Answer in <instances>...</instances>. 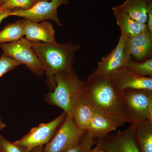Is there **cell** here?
<instances>
[{
    "label": "cell",
    "mask_w": 152,
    "mask_h": 152,
    "mask_svg": "<svg viewBox=\"0 0 152 152\" xmlns=\"http://www.w3.org/2000/svg\"><path fill=\"white\" fill-rule=\"evenodd\" d=\"M84 96L95 113L107 117L119 127L129 123L121 92L110 78L90 75L84 82Z\"/></svg>",
    "instance_id": "cell-1"
},
{
    "label": "cell",
    "mask_w": 152,
    "mask_h": 152,
    "mask_svg": "<svg viewBox=\"0 0 152 152\" xmlns=\"http://www.w3.org/2000/svg\"><path fill=\"white\" fill-rule=\"evenodd\" d=\"M32 48L49 80L56 74L73 69L74 56L81 48L72 43H48L33 42Z\"/></svg>",
    "instance_id": "cell-2"
},
{
    "label": "cell",
    "mask_w": 152,
    "mask_h": 152,
    "mask_svg": "<svg viewBox=\"0 0 152 152\" xmlns=\"http://www.w3.org/2000/svg\"><path fill=\"white\" fill-rule=\"evenodd\" d=\"M49 82L53 90L45 95V101L62 109L66 114H71L76 102L83 93L84 82L73 69L56 74Z\"/></svg>",
    "instance_id": "cell-3"
},
{
    "label": "cell",
    "mask_w": 152,
    "mask_h": 152,
    "mask_svg": "<svg viewBox=\"0 0 152 152\" xmlns=\"http://www.w3.org/2000/svg\"><path fill=\"white\" fill-rule=\"evenodd\" d=\"M120 92L129 123L152 121V91L126 89Z\"/></svg>",
    "instance_id": "cell-4"
},
{
    "label": "cell",
    "mask_w": 152,
    "mask_h": 152,
    "mask_svg": "<svg viewBox=\"0 0 152 152\" xmlns=\"http://www.w3.org/2000/svg\"><path fill=\"white\" fill-rule=\"evenodd\" d=\"M3 54L11 57L21 64L26 66L34 74L42 76L45 71L32 48V42L26 38L10 43L0 44Z\"/></svg>",
    "instance_id": "cell-5"
},
{
    "label": "cell",
    "mask_w": 152,
    "mask_h": 152,
    "mask_svg": "<svg viewBox=\"0 0 152 152\" xmlns=\"http://www.w3.org/2000/svg\"><path fill=\"white\" fill-rule=\"evenodd\" d=\"M58 130L44 148L43 152H65L81 139L86 132L76 126L71 114H66Z\"/></svg>",
    "instance_id": "cell-6"
},
{
    "label": "cell",
    "mask_w": 152,
    "mask_h": 152,
    "mask_svg": "<svg viewBox=\"0 0 152 152\" xmlns=\"http://www.w3.org/2000/svg\"><path fill=\"white\" fill-rule=\"evenodd\" d=\"M69 4L68 0H51L37 2L31 8L27 10L18 9L12 10L10 16L23 17L30 20L39 23L52 20L60 26L62 23L58 14V9L62 5Z\"/></svg>",
    "instance_id": "cell-7"
},
{
    "label": "cell",
    "mask_w": 152,
    "mask_h": 152,
    "mask_svg": "<svg viewBox=\"0 0 152 152\" xmlns=\"http://www.w3.org/2000/svg\"><path fill=\"white\" fill-rule=\"evenodd\" d=\"M126 39L121 35L115 48L102 58L98 63L96 69L91 75L95 77H110L117 71L126 67L129 60L132 59L126 50Z\"/></svg>",
    "instance_id": "cell-8"
},
{
    "label": "cell",
    "mask_w": 152,
    "mask_h": 152,
    "mask_svg": "<svg viewBox=\"0 0 152 152\" xmlns=\"http://www.w3.org/2000/svg\"><path fill=\"white\" fill-rule=\"evenodd\" d=\"M66 115L65 112H63L58 116L49 123H42L33 128L28 134L14 142L26 148L30 151L36 147L46 145L53 138Z\"/></svg>",
    "instance_id": "cell-9"
},
{
    "label": "cell",
    "mask_w": 152,
    "mask_h": 152,
    "mask_svg": "<svg viewBox=\"0 0 152 152\" xmlns=\"http://www.w3.org/2000/svg\"><path fill=\"white\" fill-rule=\"evenodd\" d=\"M106 152H141L132 126L96 141Z\"/></svg>",
    "instance_id": "cell-10"
},
{
    "label": "cell",
    "mask_w": 152,
    "mask_h": 152,
    "mask_svg": "<svg viewBox=\"0 0 152 152\" xmlns=\"http://www.w3.org/2000/svg\"><path fill=\"white\" fill-rule=\"evenodd\" d=\"M109 78L114 86L119 92L126 89L152 91V77L138 75L126 67L117 71Z\"/></svg>",
    "instance_id": "cell-11"
},
{
    "label": "cell",
    "mask_w": 152,
    "mask_h": 152,
    "mask_svg": "<svg viewBox=\"0 0 152 152\" xmlns=\"http://www.w3.org/2000/svg\"><path fill=\"white\" fill-rule=\"evenodd\" d=\"M126 48L128 54L137 61L151 58L152 54V34L147 28L131 37L127 38Z\"/></svg>",
    "instance_id": "cell-12"
},
{
    "label": "cell",
    "mask_w": 152,
    "mask_h": 152,
    "mask_svg": "<svg viewBox=\"0 0 152 152\" xmlns=\"http://www.w3.org/2000/svg\"><path fill=\"white\" fill-rule=\"evenodd\" d=\"M23 20L24 36L28 40L48 43L57 42L55 37L56 31L50 22L45 21L39 23L26 18Z\"/></svg>",
    "instance_id": "cell-13"
},
{
    "label": "cell",
    "mask_w": 152,
    "mask_h": 152,
    "mask_svg": "<svg viewBox=\"0 0 152 152\" xmlns=\"http://www.w3.org/2000/svg\"><path fill=\"white\" fill-rule=\"evenodd\" d=\"M95 113L86 100L83 92L76 102L71 114L77 128L82 132H86Z\"/></svg>",
    "instance_id": "cell-14"
},
{
    "label": "cell",
    "mask_w": 152,
    "mask_h": 152,
    "mask_svg": "<svg viewBox=\"0 0 152 152\" xmlns=\"http://www.w3.org/2000/svg\"><path fill=\"white\" fill-rule=\"evenodd\" d=\"M118 126L111 120L101 114L95 113L91 120L86 132L95 139H101L110 133L116 130Z\"/></svg>",
    "instance_id": "cell-15"
},
{
    "label": "cell",
    "mask_w": 152,
    "mask_h": 152,
    "mask_svg": "<svg viewBox=\"0 0 152 152\" xmlns=\"http://www.w3.org/2000/svg\"><path fill=\"white\" fill-rule=\"evenodd\" d=\"M117 25L120 28L121 34L127 38L140 34L146 28V25L140 23L118 8L117 6L112 8Z\"/></svg>",
    "instance_id": "cell-16"
},
{
    "label": "cell",
    "mask_w": 152,
    "mask_h": 152,
    "mask_svg": "<svg viewBox=\"0 0 152 152\" xmlns=\"http://www.w3.org/2000/svg\"><path fill=\"white\" fill-rule=\"evenodd\" d=\"M132 126L141 152H152V121H138Z\"/></svg>",
    "instance_id": "cell-17"
},
{
    "label": "cell",
    "mask_w": 152,
    "mask_h": 152,
    "mask_svg": "<svg viewBox=\"0 0 152 152\" xmlns=\"http://www.w3.org/2000/svg\"><path fill=\"white\" fill-rule=\"evenodd\" d=\"M151 1V0H126L117 7L136 21L145 24L147 12Z\"/></svg>",
    "instance_id": "cell-18"
},
{
    "label": "cell",
    "mask_w": 152,
    "mask_h": 152,
    "mask_svg": "<svg viewBox=\"0 0 152 152\" xmlns=\"http://www.w3.org/2000/svg\"><path fill=\"white\" fill-rule=\"evenodd\" d=\"M24 36L23 20L9 24L0 31V44L12 42L19 40Z\"/></svg>",
    "instance_id": "cell-19"
},
{
    "label": "cell",
    "mask_w": 152,
    "mask_h": 152,
    "mask_svg": "<svg viewBox=\"0 0 152 152\" xmlns=\"http://www.w3.org/2000/svg\"><path fill=\"white\" fill-rule=\"evenodd\" d=\"M126 68L138 75L152 77V58L142 62L131 59L129 60Z\"/></svg>",
    "instance_id": "cell-20"
},
{
    "label": "cell",
    "mask_w": 152,
    "mask_h": 152,
    "mask_svg": "<svg viewBox=\"0 0 152 152\" xmlns=\"http://www.w3.org/2000/svg\"><path fill=\"white\" fill-rule=\"evenodd\" d=\"M95 145V139L86 132L77 143L65 152H91Z\"/></svg>",
    "instance_id": "cell-21"
},
{
    "label": "cell",
    "mask_w": 152,
    "mask_h": 152,
    "mask_svg": "<svg viewBox=\"0 0 152 152\" xmlns=\"http://www.w3.org/2000/svg\"><path fill=\"white\" fill-rule=\"evenodd\" d=\"M37 2V0H8L2 5L1 8L4 10H12L15 8L28 10Z\"/></svg>",
    "instance_id": "cell-22"
},
{
    "label": "cell",
    "mask_w": 152,
    "mask_h": 152,
    "mask_svg": "<svg viewBox=\"0 0 152 152\" xmlns=\"http://www.w3.org/2000/svg\"><path fill=\"white\" fill-rule=\"evenodd\" d=\"M31 151L15 142L8 140L0 134V152H30Z\"/></svg>",
    "instance_id": "cell-23"
},
{
    "label": "cell",
    "mask_w": 152,
    "mask_h": 152,
    "mask_svg": "<svg viewBox=\"0 0 152 152\" xmlns=\"http://www.w3.org/2000/svg\"><path fill=\"white\" fill-rule=\"evenodd\" d=\"M20 64L16 60L3 54L0 57V78Z\"/></svg>",
    "instance_id": "cell-24"
},
{
    "label": "cell",
    "mask_w": 152,
    "mask_h": 152,
    "mask_svg": "<svg viewBox=\"0 0 152 152\" xmlns=\"http://www.w3.org/2000/svg\"><path fill=\"white\" fill-rule=\"evenodd\" d=\"M145 25L148 31L152 34V0L150 2L149 4Z\"/></svg>",
    "instance_id": "cell-25"
},
{
    "label": "cell",
    "mask_w": 152,
    "mask_h": 152,
    "mask_svg": "<svg viewBox=\"0 0 152 152\" xmlns=\"http://www.w3.org/2000/svg\"><path fill=\"white\" fill-rule=\"evenodd\" d=\"M12 11L3 10L0 7V24L4 19L10 16V13Z\"/></svg>",
    "instance_id": "cell-26"
},
{
    "label": "cell",
    "mask_w": 152,
    "mask_h": 152,
    "mask_svg": "<svg viewBox=\"0 0 152 152\" xmlns=\"http://www.w3.org/2000/svg\"><path fill=\"white\" fill-rule=\"evenodd\" d=\"M91 152H106L105 151H104L99 145H98V144L96 143V146L94 147V148H93L92 149V150H91Z\"/></svg>",
    "instance_id": "cell-27"
},
{
    "label": "cell",
    "mask_w": 152,
    "mask_h": 152,
    "mask_svg": "<svg viewBox=\"0 0 152 152\" xmlns=\"http://www.w3.org/2000/svg\"><path fill=\"white\" fill-rule=\"evenodd\" d=\"M43 146H39L34 148L31 150L30 152H43Z\"/></svg>",
    "instance_id": "cell-28"
},
{
    "label": "cell",
    "mask_w": 152,
    "mask_h": 152,
    "mask_svg": "<svg viewBox=\"0 0 152 152\" xmlns=\"http://www.w3.org/2000/svg\"><path fill=\"white\" fill-rule=\"evenodd\" d=\"M6 124L2 120H1V117H0V130L4 129L6 127Z\"/></svg>",
    "instance_id": "cell-29"
},
{
    "label": "cell",
    "mask_w": 152,
    "mask_h": 152,
    "mask_svg": "<svg viewBox=\"0 0 152 152\" xmlns=\"http://www.w3.org/2000/svg\"><path fill=\"white\" fill-rule=\"evenodd\" d=\"M8 0H0V6L4 4Z\"/></svg>",
    "instance_id": "cell-30"
},
{
    "label": "cell",
    "mask_w": 152,
    "mask_h": 152,
    "mask_svg": "<svg viewBox=\"0 0 152 152\" xmlns=\"http://www.w3.org/2000/svg\"><path fill=\"white\" fill-rule=\"evenodd\" d=\"M51 0H37V2L42 1H50Z\"/></svg>",
    "instance_id": "cell-31"
}]
</instances>
